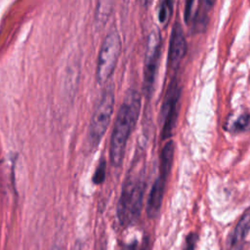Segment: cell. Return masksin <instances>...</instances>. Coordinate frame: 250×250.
I'll return each instance as SVG.
<instances>
[{"instance_id": "cell-1", "label": "cell", "mask_w": 250, "mask_h": 250, "mask_svg": "<svg viewBox=\"0 0 250 250\" xmlns=\"http://www.w3.org/2000/svg\"><path fill=\"white\" fill-rule=\"evenodd\" d=\"M146 189V161L144 152L136 151L135 157L122 185L117 203L119 224L128 227L134 224L141 215Z\"/></svg>"}, {"instance_id": "cell-2", "label": "cell", "mask_w": 250, "mask_h": 250, "mask_svg": "<svg viewBox=\"0 0 250 250\" xmlns=\"http://www.w3.org/2000/svg\"><path fill=\"white\" fill-rule=\"evenodd\" d=\"M141 108V96L135 90H129L116 115L110 139L109 157L114 167H119L125 155L128 139L134 130Z\"/></svg>"}, {"instance_id": "cell-3", "label": "cell", "mask_w": 250, "mask_h": 250, "mask_svg": "<svg viewBox=\"0 0 250 250\" xmlns=\"http://www.w3.org/2000/svg\"><path fill=\"white\" fill-rule=\"evenodd\" d=\"M120 52L121 40L119 33L116 29H112L104 37L98 56L96 76L100 84L105 83L112 75Z\"/></svg>"}, {"instance_id": "cell-4", "label": "cell", "mask_w": 250, "mask_h": 250, "mask_svg": "<svg viewBox=\"0 0 250 250\" xmlns=\"http://www.w3.org/2000/svg\"><path fill=\"white\" fill-rule=\"evenodd\" d=\"M114 94L111 88H107L98 102L90 120L88 139L90 146H97L104 137L113 112Z\"/></svg>"}, {"instance_id": "cell-5", "label": "cell", "mask_w": 250, "mask_h": 250, "mask_svg": "<svg viewBox=\"0 0 250 250\" xmlns=\"http://www.w3.org/2000/svg\"><path fill=\"white\" fill-rule=\"evenodd\" d=\"M181 87L176 78H173L168 85L160 110V121L162 123L161 140H168L172 137L177 124L179 114V102Z\"/></svg>"}, {"instance_id": "cell-6", "label": "cell", "mask_w": 250, "mask_h": 250, "mask_svg": "<svg viewBox=\"0 0 250 250\" xmlns=\"http://www.w3.org/2000/svg\"><path fill=\"white\" fill-rule=\"evenodd\" d=\"M161 51V37L157 30L148 35L144 60V91L146 97L151 95Z\"/></svg>"}, {"instance_id": "cell-7", "label": "cell", "mask_w": 250, "mask_h": 250, "mask_svg": "<svg viewBox=\"0 0 250 250\" xmlns=\"http://www.w3.org/2000/svg\"><path fill=\"white\" fill-rule=\"evenodd\" d=\"M186 52L187 41L185 38V34L181 23L177 21L172 28L168 52V64L171 69H177L183 58L185 57Z\"/></svg>"}, {"instance_id": "cell-8", "label": "cell", "mask_w": 250, "mask_h": 250, "mask_svg": "<svg viewBox=\"0 0 250 250\" xmlns=\"http://www.w3.org/2000/svg\"><path fill=\"white\" fill-rule=\"evenodd\" d=\"M167 179H168V176L159 174L150 188V191L147 196L146 208V214L150 219L157 218L160 213Z\"/></svg>"}, {"instance_id": "cell-9", "label": "cell", "mask_w": 250, "mask_h": 250, "mask_svg": "<svg viewBox=\"0 0 250 250\" xmlns=\"http://www.w3.org/2000/svg\"><path fill=\"white\" fill-rule=\"evenodd\" d=\"M250 230V208L241 216L237 225L235 226L233 232L230 235V246L243 241Z\"/></svg>"}, {"instance_id": "cell-10", "label": "cell", "mask_w": 250, "mask_h": 250, "mask_svg": "<svg viewBox=\"0 0 250 250\" xmlns=\"http://www.w3.org/2000/svg\"><path fill=\"white\" fill-rule=\"evenodd\" d=\"M215 4V0H199V6L194 16V25L198 30L206 27L209 13Z\"/></svg>"}, {"instance_id": "cell-11", "label": "cell", "mask_w": 250, "mask_h": 250, "mask_svg": "<svg viewBox=\"0 0 250 250\" xmlns=\"http://www.w3.org/2000/svg\"><path fill=\"white\" fill-rule=\"evenodd\" d=\"M113 0H98L96 10V21L98 24H104L111 12Z\"/></svg>"}, {"instance_id": "cell-12", "label": "cell", "mask_w": 250, "mask_h": 250, "mask_svg": "<svg viewBox=\"0 0 250 250\" xmlns=\"http://www.w3.org/2000/svg\"><path fill=\"white\" fill-rule=\"evenodd\" d=\"M250 126V114L243 113L239 115L229 126V131L233 133H240L245 131Z\"/></svg>"}, {"instance_id": "cell-13", "label": "cell", "mask_w": 250, "mask_h": 250, "mask_svg": "<svg viewBox=\"0 0 250 250\" xmlns=\"http://www.w3.org/2000/svg\"><path fill=\"white\" fill-rule=\"evenodd\" d=\"M174 6V0H162L159 11H158V20L161 23H166L172 15Z\"/></svg>"}, {"instance_id": "cell-14", "label": "cell", "mask_w": 250, "mask_h": 250, "mask_svg": "<svg viewBox=\"0 0 250 250\" xmlns=\"http://www.w3.org/2000/svg\"><path fill=\"white\" fill-rule=\"evenodd\" d=\"M105 168H106V162L104 158H102L101 161L99 162V164L97 166V169H96V171L94 173V176H93V182L96 185H100L104 181Z\"/></svg>"}, {"instance_id": "cell-15", "label": "cell", "mask_w": 250, "mask_h": 250, "mask_svg": "<svg viewBox=\"0 0 250 250\" xmlns=\"http://www.w3.org/2000/svg\"><path fill=\"white\" fill-rule=\"evenodd\" d=\"M197 241H198V234H197V232H189L185 237L182 250H194Z\"/></svg>"}, {"instance_id": "cell-16", "label": "cell", "mask_w": 250, "mask_h": 250, "mask_svg": "<svg viewBox=\"0 0 250 250\" xmlns=\"http://www.w3.org/2000/svg\"><path fill=\"white\" fill-rule=\"evenodd\" d=\"M194 0H187L186 7H185V21L188 24L189 21H191V14H192V7H193Z\"/></svg>"}, {"instance_id": "cell-17", "label": "cell", "mask_w": 250, "mask_h": 250, "mask_svg": "<svg viewBox=\"0 0 250 250\" xmlns=\"http://www.w3.org/2000/svg\"><path fill=\"white\" fill-rule=\"evenodd\" d=\"M140 250H151V242H150L149 236L147 235L144 236Z\"/></svg>"}, {"instance_id": "cell-18", "label": "cell", "mask_w": 250, "mask_h": 250, "mask_svg": "<svg viewBox=\"0 0 250 250\" xmlns=\"http://www.w3.org/2000/svg\"><path fill=\"white\" fill-rule=\"evenodd\" d=\"M122 250H138V241L133 240L132 242L123 245Z\"/></svg>"}, {"instance_id": "cell-19", "label": "cell", "mask_w": 250, "mask_h": 250, "mask_svg": "<svg viewBox=\"0 0 250 250\" xmlns=\"http://www.w3.org/2000/svg\"><path fill=\"white\" fill-rule=\"evenodd\" d=\"M152 2H153V0H145V4L146 7H148Z\"/></svg>"}, {"instance_id": "cell-20", "label": "cell", "mask_w": 250, "mask_h": 250, "mask_svg": "<svg viewBox=\"0 0 250 250\" xmlns=\"http://www.w3.org/2000/svg\"><path fill=\"white\" fill-rule=\"evenodd\" d=\"M51 250H62L60 247H58V246H54L53 248H51Z\"/></svg>"}, {"instance_id": "cell-21", "label": "cell", "mask_w": 250, "mask_h": 250, "mask_svg": "<svg viewBox=\"0 0 250 250\" xmlns=\"http://www.w3.org/2000/svg\"><path fill=\"white\" fill-rule=\"evenodd\" d=\"M236 250H243V247H242V246H239Z\"/></svg>"}]
</instances>
